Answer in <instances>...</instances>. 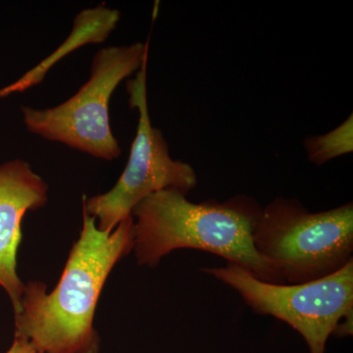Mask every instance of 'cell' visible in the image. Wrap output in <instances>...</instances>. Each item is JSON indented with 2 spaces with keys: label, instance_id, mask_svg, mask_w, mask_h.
Listing matches in <instances>:
<instances>
[{
  "label": "cell",
  "instance_id": "52a82bcc",
  "mask_svg": "<svg viewBox=\"0 0 353 353\" xmlns=\"http://www.w3.org/2000/svg\"><path fill=\"white\" fill-rule=\"evenodd\" d=\"M48 201V183L28 162L15 159L0 165V288L8 294L14 313L25 287L17 272L23 218Z\"/></svg>",
  "mask_w": 353,
  "mask_h": 353
},
{
  "label": "cell",
  "instance_id": "3957f363",
  "mask_svg": "<svg viewBox=\"0 0 353 353\" xmlns=\"http://www.w3.org/2000/svg\"><path fill=\"white\" fill-rule=\"evenodd\" d=\"M252 241L285 285L327 277L353 260V203L314 213L277 197L261 208Z\"/></svg>",
  "mask_w": 353,
  "mask_h": 353
},
{
  "label": "cell",
  "instance_id": "277c9868",
  "mask_svg": "<svg viewBox=\"0 0 353 353\" xmlns=\"http://www.w3.org/2000/svg\"><path fill=\"white\" fill-rule=\"evenodd\" d=\"M148 57V41L101 48L92 60L88 82L68 101L48 109L23 106L26 128L92 157L117 159L122 150L111 131L109 103L116 88L137 73Z\"/></svg>",
  "mask_w": 353,
  "mask_h": 353
},
{
  "label": "cell",
  "instance_id": "ba28073f",
  "mask_svg": "<svg viewBox=\"0 0 353 353\" xmlns=\"http://www.w3.org/2000/svg\"><path fill=\"white\" fill-rule=\"evenodd\" d=\"M120 17L119 11L103 6L83 10L76 16L71 34L57 52L46 58L43 63L30 71L17 83L0 90V97L14 92H22L26 88L37 85L43 81L46 72L53 64L72 50L85 44L99 43L105 41L119 23Z\"/></svg>",
  "mask_w": 353,
  "mask_h": 353
},
{
  "label": "cell",
  "instance_id": "6da1fadb",
  "mask_svg": "<svg viewBox=\"0 0 353 353\" xmlns=\"http://www.w3.org/2000/svg\"><path fill=\"white\" fill-rule=\"evenodd\" d=\"M132 248V216L112 232H103L83 210L80 236L54 289L48 292L39 281L25 284L15 312V336L43 353H99L101 338L94 325L99 296L114 267Z\"/></svg>",
  "mask_w": 353,
  "mask_h": 353
},
{
  "label": "cell",
  "instance_id": "7a4b0ae2",
  "mask_svg": "<svg viewBox=\"0 0 353 353\" xmlns=\"http://www.w3.org/2000/svg\"><path fill=\"white\" fill-rule=\"evenodd\" d=\"M261 208L245 194L194 203L182 192L160 190L132 210V252L139 265L153 268L174 250H204L240 265L264 282L285 285L253 245V228Z\"/></svg>",
  "mask_w": 353,
  "mask_h": 353
},
{
  "label": "cell",
  "instance_id": "8992f818",
  "mask_svg": "<svg viewBox=\"0 0 353 353\" xmlns=\"http://www.w3.org/2000/svg\"><path fill=\"white\" fill-rule=\"evenodd\" d=\"M146 65L148 62L126 83L130 106L139 112V125L125 170L109 192L90 199L83 196V210L94 218L101 231L112 232L122 221L131 217L139 202L154 192L171 190L188 196L197 185L194 169L171 157L163 134L152 126Z\"/></svg>",
  "mask_w": 353,
  "mask_h": 353
},
{
  "label": "cell",
  "instance_id": "30bf717a",
  "mask_svg": "<svg viewBox=\"0 0 353 353\" xmlns=\"http://www.w3.org/2000/svg\"><path fill=\"white\" fill-rule=\"evenodd\" d=\"M6 353H43L34 347L29 341L21 336H14L12 345Z\"/></svg>",
  "mask_w": 353,
  "mask_h": 353
},
{
  "label": "cell",
  "instance_id": "9c48e42d",
  "mask_svg": "<svg viewBox=\"0 0 353 353\" xmlns=\"http://www.w3.org/2000/svg\"><path fill=\"white\" fill-rule=\"evenodd\" d=\"M309 161L317 166L353 152V116L333 131L304 139Z\"/></svg>",
  "mask_w": 353,
  "mask_h": 353
},
{
  "label": "cell",
  "instance_id": "5b68a950",
  "mask_svg": "<svg viewBox=\"0 0 353 353\" xmlns=\"http://www.w3.org/2000/svg\"><path fill=\"white\" fill-rule=\"evenodd\" d=\"M202 271L236 290L257 314L287 323L303 336L309 353H326L330 336L353 316V260L327 277L297 285L264 282L231 262Z\"/></svg>",
  "mask_w": 353,
  "mask_h": 353
}]
</instances>
